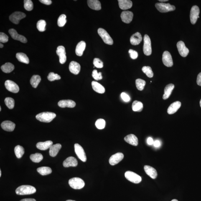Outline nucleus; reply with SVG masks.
Instances as JSON below:
<instances>
[{
  "mask_svg": "<svg viewBox=\"0 0 201 201\" xmlns=\"http://www.w3.org/2000/svg\"><path fill=\"white\" fill-rule=\"evenodd\" d=\"M154 145L155 147L156 148L159 147L161 145V143L159 141L156 140V141H154Z\"/></svg>",
  "mask_w": 201,
  "mask_h": 201,
  "instance_id": "13d9d810",
  "label": "nucleus"
},
{
  "mask_svg": "<svg viewBox=\"0 0 201 201\" xmlns=\"http://www.w3.org/2000/svg\"><path fill=\"white\" fill-rule=\"evenodd\" d=\"M197 83L198 85L201 86V72L199 73L197 76Z\"/></svg>",
  "mask_w": 201,
  "mask_h": 201,
  "instance_id": "6e6d98bb",
  "label": "nucleus"
},
{
  "mask_svg": "<svg viewBox=\"0 0 201 201\" xmlns=\"http://www.w3.org/2000/svg\"><path fill=\"white\" fill-rule=\"evenodd\" d=\"M125 141L132 145L137 146L138 144V140L137 137L134 135H128L124 138Z\"/></svg>",
  "mask_w": 201,
  "mask_h": 201,
  "instance_id": "393cba45",
  "label": "nucleus"
},
{
  "mask_svg": "<svg viewBox=\"0 0 201 201\" xmlns=\"http://www.w3.org/2000/svg\"><path fill=\"white\" fill-rule=\"evenodd\" d=\"M88 6L91 9L95 10H100L101 9V4L98 0H89L87 1Z\"/></svg>",
  "mask_w": 201,
  "mask_h": 201,
  "instance_id": "a878e982",
  "label": "nucleus"
},
{
  "mask_svg": "<svg viewBox=\"0 0 201 201\" xmlns=\"http://www.w3.org/2000/svg\"><path fill=\"white\" fill-rule=\"evenodd\" d=\"M121 97L123 100L125 102H128L131 99L130 97L124 93H122L121 94Z\"/></svg>",
  "mask_w": 201,
  "mask_h": 201,
  "instance_id": "864d4df0",
  "label": "nucleus"
},
{
  "mask_svg": "<svg viewBox=\"0 0 201 201\" xmlns=\"http://www.w3.org/2000/svg\"><path fill=\"white\" fill-rule=\"evenodd\" d=\"M56 114L52 112H43L36 115V119L42 122L49 123L56 118Z\"/></svg>",
  "mask_w": 201,
  "mask_h": 201,
  "instance_id": "f03ea898",
  "label": "nucleus"
},
{
  "mask_svg": "<svg viewBox=\"0 0 201 201\" xmlns=\"http://www.w3.org/2000/svg\"><path fill=\"white\" fill-rule=\"evenodd\" d=\"M143 51L145 55H151L152 52L151 47V42L149 36L145 35L144 37V44H143Z\"/></svg>",
  "mask_w": 201,
  "mask_h": 201,
  "instance_id": "0eeeda50",
  "label": "nucleus"
},
{
  "mask_svg": "<svg viewBox=\"0 0 201 201\" xmlns=\"http://www.w3.org/2000/svg\"><path fill=\"white\" fill-rule=\"evenodd\" d=\"M174 88V85L172 83L169 84L166 86L164 89V94L163 96V99H167L170 97Z\"/></svg>",
  "mask_w": 201,
  "mask_h": 201,
  "instance_id": "c85d7f7f",
  "label": "nucleus"
},
{
  "mask_svg": "<svg viewBox=\"0 0 201 201\" xmlns=\"http://www.w3.org/2000/svg\"><path fill=\"white\" fill-rule=\"evenodd\" d=\"M16 57L19 62L28 64L29 63V59L26 54L22 53H18L16 54Z\"/></svg>",
  "mask_w": 201,
  "mask_h": 201,
  "instance_id": "473e14b6",
  "label": "nucleus"
},
{
  "mask_svg": "<svg viewBox=\"0 0 201 201\" xmlns=\"http://www.w3.org/2000/svg\"><path fill=\"white\" fill-rule=\"evenodd\" d=\"M142 71L146 74L147 76L150 78H151L154 76V73L152 70L150 66H144L142 68Z\"/></svg>",
  "mask_w": 201,
  "mask_h": 201,
  "instance_id": "c03bdc74",
  "label": "nucleus"
},
{
  "mask_svg": "<svg viewBox=\"0 0 201 201\" xmlns=\"http://www.w3.org/2000/svg\"><path fill=\"white\" fill-rule=\"evenodd\" d=\"M124 158V155L121 152L117 153L113 155L109 160V162L111 165H114L118 164Z\"/></svg>",
  "mask_w": 201,
  "mask_h": 201,
  "instance_id": "dca6fc26",
  "label": "nucleus"
},
{
  "mask_svg": "<svg viewBox=\"0 0 201 201\" xmlns=\"http://www.w3.org/2000/svg\"><path fill=\"white\" fill-rule=\"evenodd\" d=\"M118 2L120 8L122 10L130 9L132 6V2L129 0H118Z\"/></svg>",
  "mask_w": 201,
  "mask_h": 201,
  "instance_id": "cd10ccee",
  "label": "nucleus"
},
{
  "mask_svg": "<svg viewBox=\"0 0 201 201\" xmlns=\"http://www.w3.org/2000/svg\"><path fill=\"white\" fill-rule=\"evenodd\" d=\"M26 15L23 12H15L13 13L9 16V19L13 23L18 24L21 19L26 17Z\"/></svg>",
  "mask_w": 201,
  "mask_h": 201,
  "instance_id": "9d476101",
  "label": "nucleus"
},
{
  "mask_svg": "<svg viewBox=\"0 0 201 201\" xmlns=\"http://www.w3.org/2000/svg\"><path fill=\"white\" fill-rule=\"evenodd\" d=\"M14 152L16 157L18 158H20L22 157L25 152L24 148L20 145L15 146L14 149Z\"/></svg>",
  "mask_w": 201,
  "mask_h": 201,
  "instance_id": "4c0bfd02",
  "label": "nucleus"
},
{
  "mask_svg": "<svg viewBox=\"0 0 201 201\" xmlns=\"http://www.w3.org/2000/svg\"><path fill=\"white\" fill-rule=\"evenodd\" d=\"M37 172L42 175H47L52 172V170L51 168L47 166H42V167L38 168Z\"/></svg>",
  "mask_w": 201,
  "mask_h": 201,
  "instance_id": "c9c22d12",
  "label": "nucleus"
},
{
  "mask_svg": "<svg viewBox=\"0 0 201 201\" xmlns=\"http://www.w3.org/2000/svg\"><path fill=\"white\" fill-rule=\"evenodd\" d=\"M41 80V77L38 75H34L31 77L30 83L32 87L34 88H36L40 83Z\"/></svg>",
  "mask_w": 201,
  "mask_h": 201,
  "instance_id": "e433bc0d",
  "label": "nucleus"
},
{
  "mask_svg": "<svg viewBox=\"0 0 201 201\" xmlns=\"http://www.w3.org/2000/svg\"><path fill=\"white\" fill-rule=\"evenodd\" d=\"M95 124L98 129H103L105 127V121L104 120L100 118L97 120Z\"/></svg>",
  "mask_w": 201,
  "mask_h": 201,
  "instance_id": "49530a36",
  "label": "nucleus"
},
{
  "mask_svg": "<svg viewBox=\"0 0 201 201\" xmlns=\"http://www.w3.org/2000/svg\"><path fill=\"white\" fill-rule=\"evenodd\" d=\"M1 174H2V172H1V170H0V177H1Z\"/></svg>",
  "mask_w": 201,
  "mask_h": 201,
  "instance_id": "0e129e2a",
  "label": "nucleus"
},
{
  "mask_svg": "<svg viewBox=\"0 0 201 201\" xmlns=\"http://www.w3.org/2000/svg\"><path fill=\"white\" fill-rule=\"evenodd\" d=\"M69 185L74 189H80L84 187L85 183L83 180L80 178H72L69 181Z\"/></svg>",
  "mask_w": 201,
  "mask_h": 201,
  "instance_id": "7ed1b4c3",
  "label": "nucleus"
},
{
  "mask_svg": "<svg viewBox=\"0 0 201 201\" xmlns=\"http://www.w3.org/2000/svg\"><path fill=\"white\" fill-rule=\"evenodd\" d=\"M69 70L72 73L77 75L80 73V66L78 63L72 61L70 63L69 66Z\"/></svg>",
  "mask_w": 201,
  "mask_h": 201,
  "instance_id": "4be33fe9",
  "label": "nucleus"
},
{
  "mask_svg": "<svg viewBox=\"0 0 201 201\" xmlns=\"http://www.w3.org/2000/svg\"><path fill=\"white\" fill-rule=\"evenodd\" d=\"M171 201H179L177 200V199H173V200H172Z\"/></svg>",
  "mask_w": 201,
  "mask_h": 201,
  "instance_id": "e2e57ef3",
  "label": "nucleus"
},
{
  "mask_svg": "<svg viewBox=\"0 0 201 201\" xmlns=\"http://www.w3.org/2000/svg\"><path fill=\"white\" fill-rule=\"evenodd\" d=\"M8 41V37L4 33H0V42L1 43H6Z\"/></svg>",
  "mask_w": 201,
  "mask_h": 201,
  "instance_id": "3c124183",
  "label": "nucleus"
},
{
  "mask_svg": "<svg viewBox=\"0 0 201 201\" xmlns=\"http://www.w3.org/2000/svg\"><path fill=\"white\" fill-rule=\"evenodd\" d=\"M200 9L198 6L194 5L191 9L190 14V19L191 23L194 24L196 22L198 18H199Z\"/></svg>",
  "mask_w": 201,
  "mask_h": 201,
  "instance_id": "1a4fd4ad",
  "label": "nucleus"
},
{
  "mask_svg": "<svg viewBox=\"0 0 201 201\" xmlns=\"http://www.w3.org/2000/svg\"><path fill=\"white\" fill-rule=\"evenodd\" d=\"M3 47H4V45H3V44L1 43L0 44V47H1V48H2Z\"/></svg>",
  "mask_w": 201,
  "mask_h": 201,
  "instance_id": "680f3d73",
  "label": "nucleus"
},
{
  "mask_svg": "<svg viewBox=\"0 0 201 201\" xmlns=\"http://www.w3.org/2000/svg\"><path fill=\"white\" fill-rule=\"evenodd\" d=\"M2 128L5 131H12L15 128V124L10 121H3L1 124Z\"/></svg>",
  "mask_w": 201,
  "mask_h": 201,
  "instance_id": "aec40b11",
  "label": "nucleus"
},
{
  "mask_svg": "<svg viewBox=\"0 0 201 201\" xmlns=\"http://www.w3.org/2000/svg\"><path fill=\"white\" fill-rule=\"evenodd\" d=\"M66 201H76L73 200H67Z\"/></svg>",
  "mask_w": 201,
  "mask_h": 201,
  "instance_id": "69168bd1",
  "label": "nucleus"
},
{
  "mask_svg": "<svg viewBox=\"0 0 201 201\" xmlns=\"http://www.w3.org/2000/svg\"><path fill=\"white\" fill-rule=\"evenodd\" d=\"M92 86L94 91L97 93L103 94L105 93L104 87L96 81H93L92 82Z\"/></svg>",
  "mask_w": 201,
  "mask_h": 201,
  "instance_id": "2f4dec72",
  "label": "nucleus"
},
{
  "mask_svg": "<svg viewBox=\"0 0 201 201\" xmlns=\"http://www.w3.org/2000/svg\"><path fill=\"white\" fill-rule=\"evenodd\" d=\"M177 47L179 54L183 57H186L188 54L189 51L186 47L185 44L182 41H179L177 43Z\"/></svg>",
  "mask_w": 201,
  "mask_h": 201,
  "instance_id": "4468645a",
  "label": "nucleus"
},
{
  "mask_svg": "<svg viewBox=\"0 0 201 201\" xmlns=\"http://www.w3.org/2000/svg\"><path fill=\"white\" fill-rule=\"evenodd\" d=\"M92 76L95 80H101L103 78L101 72L98 73L97 70L93 71V73H92Z\"/></svg>",
  "mask_w": 201,
  "mask_h": 201,
  "instance_id": "8fccbe9b",
  "label": "nucleus"
},
{
  "mask_svg": "<svg viewBox=\"0 0 201 201\" xmlns=\"http://www.w3.org/2000/svg\"><path fill=\"white\" fill-rule=\"evenodd\" d=\"M125 177L128 181L135 184H138L141 182V178L139 175L131 171H126Z\"/></svg>",
  "mask_w": 201,
  "mask_h": 201,
  "instance_id": "423d86ee",
  "label": "nucleus"
},
{
  "mask_svg": "<svg viewBox=\"0 0 201 201\" xmlns=\"http://www.w3.org/2000/svg\"><path fill=\"white\" fill-rule=\"evenodd\" d=\"M24 7L28 11H31L33 8V4L31 0H24Z\"/></svg>",
  "mask_w": 201,
  "mask_h": 201,
  "instance_id": "a18cd8bd",
  "label": "nucleus"
},
{
  "mask_svg": "<svg viewBox=\"0 0 201 201\" xmlns=\"http://www.w3.org/2000/svg\"><path fill=\"white\" fill-rule=\"evenodd\" d=\"M40 2L46 5H50L52 4V1L51 0H40Z\"/></svg>",
  "mask_w": 201,
  "mask_h": 201,
  "instance_id": "5fc2aeb1",
  "label": "nucleus"
},
{
  "mask_svg": "<svg viewBox=\"0 0 201 201\" xmlns=\"http://www.w3.org/2000/svg\"><path fill=\"white\" fill-rule=\"evenodd\" d=\"M159 2H167L169 1L168 0H159Z\"/></svg>",
  "mask_w": 201,
  "mask_h": 201,
  "instance_id": "052dcab7",
  "label": "nucleus"
},
{
  "mask_svg": "<svg viewBox=\"0 0 201 201\" xmlns=\"http://www.w3.org/2000/svg\"><path fill=\"white\" fill-rule=\"evenodd\" d=\"M145 80L141 79H138L136 80V85L137 88L139 90H142L146 85Z\"/></svg>",
  "mask_w": 201,
  "mask_h": 201,
  "instance_id": "ea45409f",
  "label": "nucleus"
},
{
  "mask_svg": "<svg viewBox=\"0 0 201 201\" xmlns=\"http://www.w3.org/2000/svg\"><path fill=\"white\" fill-rule=\"evenodd\" d=\"M94 66L97 68H101L103 67V63L101 60L98 58H95L93 61Z\"/></svg>",
  "mask_w": 201,
  "mask_h": 201,
  "instance_id": "09e8293b",
  "label": "nucleus"
},
{
  "mask_svg": "<svg viewBox=\"0 0 201 201\" xmlns=\"http://www.w3.org/2000/svg\"><path fill=\"white\" fill-rule=\"evenodd\" d=\"M182 104L180 102L177 101L171 104L168 109L167 113L169 114H172L175 113L180 108Z\"/></svg>",
  "mask_w": 201,
  "mask_h": 201,
  "instance_id": "412c9836",
  "label": "nucleus"
},
{
  "mask_svg": "<svg viewBox=\"0 0 201 201\" xmlns=\"http://www.w3.org/2000/svg\"><path fill=\"white\" fill-rule=\"evenodd\" d=\"M30 158L32 162L39 163L42 160L43 157L42 154L37 153L35 154H31L30 156Z\"/></svg>",
  "mask_w": 201,
  "mask_h": 201,
  "instance_id": "58836bf2",
  "label": "nucleus"
},
{
  "mask_svg": "<svg viewBox=\"0 0 201 201\" xmlns=\"http://www.w3.org/2000/svg\"><path fill=\"white\" fill-rule=\"evenodd\" d=\"M9 32L12 38L15 40L19 41L24 43H26L27 42V39L24 36L19 35L15 29H10Z\"/></svg>",
  "mask_w": 201,
  "mask_h": 201,
  "instance_id": "2eb2a0df",
  "label": "nucleus"
},
{
  "mask_svg": "<svg viewBox=\"0 0 201 201\" xmlns=\"http://www.w3.org/2000/svg\"><path fill=\"white\" fill-rule=\"evenodd\" d=\"M5 87L7 90L9 91L12 92L13 93H16L19 92V88L16 84L11 80H7L5 82Z\"/></svg>",
  "mask_w": 201,
  "mask_h": 201,
  "instance_id": "9b49d317",
  "label": "nucleus"
},
{
  "mask_svg": "<svg viewBox=\"0 0 201 201\" xmlns=\"http://www.w3.org/2000/svg\"><path fill=\"white\" fill-rule=\"evenodd\" d=\"M162 60L163 63L166 66L171 67L173 65L172 56L168 51H165L163 53Z\"/></svg>",
  "mask_w": 201,
  "mask_h": 201,
  "instance_id": "f8f14e48",
  "label": "nucleus"
},
{
  "mask_svg": "<svg viewBox=\"0 0 201 201\" xmlns=\"http://www.w3.org/2000/svg\"><path fill=\"white\" fill-rule=\"evenodd\" d=\"M47 79L49 81H53L55 80H60L61 77L58 74L54 73L53 72H50L48 76Z\"/></svg>",
  "mask_w": 201,
  "mask_h": 201,
  "instance_id": "de8ad7c7",
  "label": "nucleus"
},
{
  "mask_svg": "<svg viewBox=\"0 0 201 201\" xmlns=\"http://www.w3.org/2000/svg\"><path fill=\"white\" fill-rule=\"evenodd\" d=\"M133 14L129 11H124L121 13V18L123 22L126 24L131 22L133 19Z\"/></svg>",
  "mask_w": 201,
  "mask_h": 201,
  "instance_id": "f3484780",
  "label": "nucleus"
},
{
  "mask_svg": "<svg viewBox=\"0 0 201 201\" xmlns=\"http://www.w3.org/2000/svg\"><path fill=\"white\" fill-rule=\"evenodd\" d=\"M155 7L160 12L162 13L167 12L174 11L175 9V7L169 4H165L163 3H158L155 4Z\"/></svg>",
  "mask_w": 201,
  "mask_h": 201,
  "instance_id": "20e7f679",
  "label": "nucleus"
},
{
  "mask_svg": "<svg viewBox=\"0 0 201 201\" xmlns=\"http://www.w3.org/2000/svg\"><path fill=\"white\" fill-rule=\"evenodd\" d=\"M144 169L146 174L152 179H155L157 177L158 175L157 171L154 168L151 166L145 165L144 166Z\"/></svg>",
  "mask_w": 201,
  "mask_h": 201,
  "instance_id": "b1692460",
  "label": "nucleus"
},
{
  "mask_svg": "<svg viewBox=\"0 0 201 201\" xmlns=\"http://www.w3.org/2000/svg\"><path fill=\"white\" fill-rule=\"evenodd\" d=\"M128 53L130 54V56L133 59H136L138 58V54L136 51L134 50L130 49Z\"/></svg>",
  "mask_w": 201,
  "mask_h": 201,
  "instance_id": "603ef678",
  "label": "nucleus"
},
{
  "mask_svg": "<svg viewBox=\"0 0 201 201\" xmlns=\"http://www.w3.org/2000/svg\"><path fill=\"white\" fill-rule=\"evenodd\" d=\"M154 140H153L152 138L150 137L148 138L147 139V143L148 145H151L154 144Z\"/></svg>",
  "mask_w": 201,
  "mask_h": 201,
  "instance_id": "4d7b16f0",
  "label": "nucleus"
},
{
  "mask_svg": "<svg viewBox=\"0 0 201 201\" xmlns=\"http://www.w3.org/2000/svg\"><path fill=\"white\" fill-rule=\"evenodd\" d=\"M62 148L61 145L57 143L51 146L49 150V154L52 157H55L58 154L59 152Z\"/></svg>",
  "mask_w": 201,
  "mask_h": 201,
  "instance_id": "7c9ffc66",
  "label": "nucleus"
},
{
  "mask_svg": "<svg viewBox=\"0 0 201 201\" xmlns=\"http://www.w3.org/2000/svg\"><path fill=\"white\" fill-rule=\"evenodd\" d=\"M1 69L5 73H9L14 70V66L10 63H6L4 65L2 66Z\"/></svg>",
  "mask_w": 201,
  "mask_h": 201,
  "instance_id": "72a5a7b5",
  "label": "nucleus"
},
{
  "mask_svg": "<svg viewBox=\"0 0 201 201\" xmlns=\"http://www.w3.org/2000/svg\"><path fill=\"white\" fill-rule=\"evenodd\" d=\"M5 103L6 106L10 109H12L14 108L15 101L11 97H7L5 99Z\"/></svg>",
  "mask_w": 201,
  "mask_h": 201,
  "instance_id": "79ce46f5",
  "label": "nucleus"
},
{
  "mask_svg": "<svg viewBox=\"0 0 201 201\" xmlns=\"http://www.w3.org/2000/svg\"><path fill=\"white\" fill-rule=\"evenodd\" d=\"M78 162L75 158L70 156L66 159L63 162V165L65 167H69L70 166L76 167L77 165Z\"/></svg>",
  "mask_w": 201,
  "mask_h": 201,
  "instance_id": "6ab92c4d",
  "label": "nucleus"
},
{
  "mask_svg": "<svg viewBox=\"0 0 201 201\" xmlns=\"http://www.w3.org/2000/svg\"><path fill=\"white\" fill-rule=\"evenodd\" d=\"M200 107H201V100H200Z\"/></svg>",
  "mask_w": 201,
  "mask_h": 201,
  "instance_id": "338daca9",
  "label": "nucleus"
},
{
  "mask_svg": "<svg viewBox=\"0 0 201 201\" xmlns=\"http://www.w3.org/2000/svg\"><path fill=\"white\" fill-rule=\"evenodd\" d=\"M16 193L18 195H28L35 193L36 189L35 187L29 185H22L19 186L16 189Z\"/></svg>",
  "mask_w": 201,
  "mask_h": 201,
  "instance_id": "f257e3e1",
  "label": "nucleus"
},
{
  "mask_svg": "<svg viewBox=\"0 0 201 201\" xmlns=\"http://www.w3.org/2000/svg\"><path fill=\"white\" fill-rule=\"evenodd\" d=\"M86 43L84 41H81L77 44L76 48L75 53L77 56H81L83 55L84 51L86 48Z\"/></svg>",
  "mask_w": 201,
  "mask_h": 201,
  "instance_id": "c756f323",
  "label": "nucleus"
},
{
  "mask_svg": "<svg viewBox=\"0 0 201 201\" xmlns=\"http://www.w3.org/2000/svg\"><path fill=\"white\" fill-rule=\"evenodd\" d=\"M20 201H36V200L34 199L29 198L22 199Z\"/></svg>",
  "mask_w": 201,
  "mask_h": 201,
  "instance_id": "bf43d9fd",
  "label": "nucleus"
},
{
  "mask_svg": "<svg viewBox=\"0 0 201 201\" xmlns=\"http://www.w3.org/2000/svg\"><path fill=\"white\" fill-rule=\"evenodd\" d=\"M56 53L59 57V62L62 64L65 63L66 61V56L65 47L59 46L57 48Z\"/></svg>",
  "mask_w": 201,
  "mask_h": 201,
  "instance_id": "ddd939ff",
  "label": "nucleus"
},
{
  "mask_svg": "<svg viewBox=\"0 0 201 201\" xmlns=\"http://www.w3.org/2000/svg\"><path fill=\"white\" fill-rule=\"evenodd\" d=\"M132 108L133 111L141 112L143 109V104L141 102L135 101L132 105Z\"/></svg>",
  "mask_w": 201,
  "mask_h": 201,
  "instance_id": "f704fd0d",
  "label": "nucleus"
},
{
  "mask_svg": "<svg viewBox=\"0 0 201 201\" xmlns=\"http://www.w3.org/2000/svg\"><path fill=\"white\" fill-rule=\"evenodd\" d=\"M46 23L45 21L44 20H40L37 23V29L40 32H43L46 30Z\"/></svg>",
  "mask_w": 201,
  "mask_h": 201,
  "instance_id": "a19ab883",
  "label": "nucleus"
},
{
  "mask_svg": "<svg viewBox=\"0 0 201 201\" xmlns=\"http://www.w3.org/2000/svg\"><path fill=\"white\" fill-rule=\"evenodd\" d=\"M74 148L76 154L79 158L85 162L87 161V156L83 148L78 143H76L74 145Z\"/></svg>",
  "mask_w": 201,
  "mask_h": 201,
  "instance_id": "6e6552de",
  "label": "nucleus"
},
{
  "mask_svg": "<svg viewBox=\"0 0 201 201\" xmlns=\"http://www.w3.org/2000/svg\"><path fill=\"white\" fill-rule=\"evenodd\" d=\"M98 32L99 35L101 37L105 44L108 45H113V39L106 30L102 28H99L98 29Z\"/></svg>",
  "mask_w": 201,
  "mask_h": 201,
  "instance_id": "39448f33",
  "label": "nucleus"
},
{
  "mask_svg": "<svg viewBox=\"0 0 201 201\" xmlns=\"http://www.w3.org/2000/svg\"><path fill=\"white\" fill-rule=\"evenodd\" d=\"M142 40V37L141 34L139 32H137L131 36L130 42L132 45L136 46L139 44Z\"/></svg>",
  "mask_w": 201,
  "mask_h": 201,
  "instance_id": "5701e85b",
  "label": "nucleus"
},
{
  "mask_svg": "<svg viewBox=\"0 0 201 201\" xmlns=\"http://www.w3.org/2000/svg\"><path fill=\"white\" fill-rule=\"evenodd\" d=\"M0 111H1V107H0Z\"/></svg>",
  "mask_w": 201,
  "mask_h": 201,
  "instance_id": "774afa93",
  "label": "nucleus"
},
{
  "mask_svg": "<svg viewBox=\"0 0 201 201\" xmlns=\"http://www.w3.org/2000/svg\"><path fill=\"white\" fill-rule=\"evenodd\" d=\"M52 141H48L45 142H39L36 145V147L38 149L44 151L47 149H50L51 146L53 145Z\"/></svg>",
  "mask_w": 201,
  "mask_h": 201,
  "instance_id": "bb28decb",
  "label": "nucleus"
},
{
  "mask_svg": "<svg viewBox=\"0 0 201 201\" xmlns=\"http://www.w3.org/2000/svg\"><path fill=\"white\" fill-rule=\"evenodd\" d=\"M66 16L65 15L62 14L59 16L57 21V24L59 27H63L64 26L67 22Z\"/></svg>",
  "mask_w": 201,
  "mask_h": 201,
  "instance_id": "37998d69",
  "label": "nucleus"
},
{
  "mask_svg": "<svg viewBox=\"0 0 201 201\" xmlns=\"http://www.w3.org/2000/svg\"><path fill=\"white\" fill-rule=\"evenodd\" d=\"M58 105L61 108H73L76 106V103L72 100H62L58 102Z\"/></svg>",
  "mask_w": 201,
  "mask_h": 201,
  "instance_id": "a211bd4d",
  "label": "nucleus"
}]
</instances>
